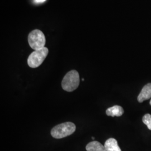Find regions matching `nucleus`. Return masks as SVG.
Here are the masks:
<instances>
[{
    "mask_svg": "<svg viewBox=\"0 0 151 151\" xmlns=\"http://www.w3.org/2000/svg\"><path fill=\"white\" fill-rule=\"evenodd\" d=\"M76 125L72 122H66L55 126L51 130V135L56 139H60L73 134Z\"/></svg>",
    "mask_w": 151,
    "mask_h": 151,
    "instance_id": "nucleus-1",
    "label": "nucleus"
},
{
    "mask_svg": "<svg viewBox=\"0 0 151 151\" xmlns=\"http://www.w3.org/2000/svg\"><path fill=\"white\" fill-rule=\"evenodd\" d=\"M80 84V76L78 72L76 70L68 72L65 75L62 82L63 89L68 92L73 91L78 87Z\"/></svg>",
    "mask_w": 151,
    "mask_h": 151,
    "instance_id": "nucleus-2",
    "label": "nucleus"
},
{
    "mask_svg": "<svg viewBox=\"0 0 151 151\" xmlns=\"http://www.w3.org/2000/svg\"><path fill=\"white\" fill-rule=\"evenodd\" d=\"M48 49L46 47L34 50L29 56L27 64L31 68H37L42 65L48 54Z\"/></svg>",
    "mask_w": 151,
    "mask_h": 151,
    "instance_id": "nucleus-3",
    "label": "nucleus"
},
{
    "mask_svg": "<svg viewBox=\"0 0 151 151\" xmlns=\"http://www.w3.org/2000/svg\"><path fill=\"white\" fill-rule=\"evenodd\" d=\"M45 37L42 31L36 29L29 34L28 42L29 45L34 50H38L45 47Z\"/></svg>",
    "mask_w": 151,
    "mask_h": 151,
    "instance_id": "nucleus-4",
    "label": "nucleus"
},
{
    "mask_svg": "<svg viewBox=\"0 0 151 151\" xmlns=\"http://www.w3.org/2000/svg\"><path fill=\"white\" fill-rule=\"evenodd\" d=\"M151 97V83H148L142 88L138 96L139 103H143L144 101L150 99Z\"/></svg>",
    "mask_w": 151,
    "mask_h": 151,
    "instance_id": "nucleus-5",
    "label": "nucleus"
},
{
    "mask_svg": "<svg viewBox=\"0 0 151 151\" xmlns=\"http://www.w3.org/2000/svg\"><path fill=\"white\" fill-rule=\"evenodd\" d=\"M124 113L123 108L119 105H115L113 107L108 108L106 111V114L110 116H120Z\"/></svg>",
    "mask_w": 151,
    "mask_h": 151,
    "instance_id": "nucleus-6",
    "label": "nucleus"
},
{
    "mask_svg": "<svg viewBox=\"0 0 151 151\" xmlns=\"http://www.w3.org/2000/svg\"><path fill=\"white\" fill-rule=\"evenodd\" d=\"M105 148L106 151H122L118 144V142L114 138H109L105 143Z\"/></svg>",
    "mask_w": 151,
    "mask_h": 151,
    "instance_id": "nucleus-7",
    "label": "nucleus"
},
{
    "mask_svg": "<svg viewBox=\"0 0 151 151\" xmlns=\"http://www.w3.org/2000/svg\"><path fill=\"white\" fill-rule=\"evenodd\" d=\"M87 151H106L105 146L97 141H93L87 145Z\"/></svg>",
    "mask_w": 151,
    "mask_h": 151,
    "instance_id": "nucleus-8",
    "label": "nucleus"
},
{
    "mask_svg": "<svg viewBox=\"0 0 151 151\" xmlns=\"http://www.w3.org/2000/svg\"><path fill=\"white\" fill-rule=\"evenodd\" d=\"M143 122L147 126L148 129L151 130V115L150 114H147L143 117Z\"/></svg>",
    "mask_w": 151,
    "mask_h": 151,
    "instance_id": "nucleus-9",
    "label": "nucleus"
},
{
    "mask_svg": "<svg viewBox=\"0 0 151 151\" xmlns=\"http://www.w3.org/2000/svg\"><path fill=\"white\" fill-rule=\"evenodd\" d=\"M45 0H35V1L37 2V3H42L44 2Z\"/></svg>",
    "mask_w": 151,
    "mask_h": 151,
    "instance_id": "nucleus-10",
    "label": "nucleus"
},
{
    "mask_svg": "<svg viewBox=\"0 0 151 151\" xmlns=\"http://www.w3.org/2000/svg\"><path fill=\"white\" fill-rule=\"evenodd\" d=\"M82 81H84V80H85V79H84V78H82Z\"/></svg>",
    "mask_w": 151,
    "mask_h": 151,
    "instance_id": "nucleus-11",
    "label": "nucleus"
},
{
    "mask_svg": "<svg viewBox=\"0 0 151 151\" xmlns=\"http://www.w3.org/2000/svg\"><path fill=\"white\" fill-rule=\"evenodd\" d=\"M92 138L93 139H95V138H94V137H92Z\"/></svg>",
    "mask_w": 151,
    "mask_h": 151,
    "instance_id": "nucleus-12",
    "label": "nucleus"
},
{
    "mask_svg": "<svg viewBox=\"0 0 151 151\" xmlns=\"http://www.w3.org/2000/svg\"><path fill=\"white\" fill-rule=\"evenodd\" d=\"M150 105H151V101H150Z\"/></svg>",
    "mask_w": 151,
    "mask_h": 151,
    "instance_id": "nucleus-13",
    "label": "nucleus"
}]
</instances>
